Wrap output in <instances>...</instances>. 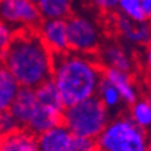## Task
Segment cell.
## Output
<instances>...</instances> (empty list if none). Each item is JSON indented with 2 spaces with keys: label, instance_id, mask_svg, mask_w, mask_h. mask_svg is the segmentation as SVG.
I'll return each instance as SVG.
<instances>
[{
  "label": "cell",
  "instance_id": "4316f807",
  "mask_svg": "<svg viewBox=\"0 0 151 151\" xmlns=\"http://www.w3.org/2000/svg\"><path fill=\"white\" fill-rule=\"evenodd\" d=\"M148 88H150V91H151V78H150V81H148Z\"/></svg>",
  "mask_w": 151,
  "mask_h": 151
},
{
  "label": "cell",
  "instance_id": "30bf717a",
  "mask_svg": "<svg viewBox=\"0 0 151 151\" xmlns=\"http://www.w3.org/2000/svg\"><path fill=\"white\" fill-rule=\"evenodd\" d=\"M63 124H64V112L52 109V108H48V106H44L40 104V106L34 112V114L30 119L26 128L34 135L40 136V135L45 134L46 131L52 129L55 127L63 125Z\"/></svg>",
  "mask_w": 151,
  "mask_h": 151
},
{
  "label": "cell",
  "instance_id": "5bb4252c",
  "mask_svg": "<svg viewBox=\"0 0 151 151\" xmlns=\"http://www.w3.org/2000/svg\"><path fill=\"white\" fill-rule=\"evenodd\" d=\"M35 94H37V98H38V102L41 105L60 110V112H65V109H67V106L64 104L63 95L60 93L56 82L53 81V78L40 84L38 87L35 88Z\"/></svg>",
  "mask_w": 151,
  "mask_h": 151
},
{
  "label": "cell",
  "instance_id": "5b68a950",
  "mask_svg": "<svg viewBox=\"0 0 151 151\" xmlns=\"http://www.w3.org/2000/svg\"><path fill=\"white\" fill-rule=\"evenodd\" d=\"M70 50L82 55L94 53L99 46V33L87 18L71 15L67 19Z\"/></svg>",
  "mask_w": 151,
  "mask_h": 151
},
{
  "label": "cell",
  "instance_id": "7a4b0ae2",
  "mask_svg": "<svg viewBox=\"0 0 151 151\" xmlns=\"http://www.w3.org/2000/svg\"><path fill=\"white\" fill-rule=\"evenodd\" d=\"M104 70L82 53L68 50L53 55V81L63 95L65 106L94 97Z\"/></svg>",
  "mask_w": 151,
  "mask_h": 151
},
{
  "label": "cell",
  "instance_id": "2e32d148",
  "mask_svg": "<svg viewBox=\"0 0 151 151\" xmlns=\"http://www.w3.org/2000/svg\"><path fill=\"white\" fill-rule=\"evenodd\" d=\"M38 8L44 19H68L71 17V0H38Z\"/></svg>",
  "mask_w": 151,
  "mask_h": 151
},
{
  "label": "cell",
  "instance_id": "e0dca14e",
  "mask_svg": "<svg viewBox=\"0 0 151 151\" xmlns=\"http://www.w3.org/2000/svg\"><path fill=\"white\" fill-rule=\"evenodd\" d=\"M102 60L108 67L112 68H117V70L125 71L129 72L132 68V63L131 59L128 57V55L125 53V50L121 49L117 45H108L102 49Z\"/></svg>",
  "mask_w": 151,
  "mask_h": 151
},
{
  "label": "cell",
  "instance_id": "7402d4cb",
  "mask_svg": "<svg viewBox=\"0 0 151 151\" xmlns=\"http://www.w3.org/2000/svg\"><path fill=\"white\" fill-rule=\"evenodd\" d=\"M70 151H98L97 140L91 139V137L76 136L75 135Z\"/></svg>",
  "mask_w": 151,
  "mask_h": 151
},
{
  "label": "cell",
  "instance_id": "7c38bea8",
  "mask_svg": "<svg viewBox=\"0 0 151 151\" xmlns=\"http://www.w3.org/2000/svg\"><path fill=\"white\" fill-rule=\"evenodd\" d=\"M75 135L67 127L59 125L38 136L40 151H70Z\"/></svg>",
  "mask_w": 151,
  "mask_h": 151
},
{
  "label": "cell",
  "instance_id": "277c9868",
  "mask_svg": "<svg viewBox=\"0 0 151 151\" xmlns=\"http://www.w3.org/2000/svg\"><path fill=\"white\" fill-rule=\"evenodd\" d=\"M98 151H148L146 132L132 117H119L109 121L97 139Z\"/></svg>",
  "mask_w": 151,
  "mask_h": 151
},
{
  "label": "cell",
  "instance_id": "44dd1931",
  "mask_svg": "<svg viewBox=\"0 0 151 151\" xmlns=\"http://www.w3.org/2000/svg\"><path fill=\"white\" fill-rule=\"evenodd\" d=\"M21 128V124L18 123V120L10 110H3L0 113V129H1V135L10 134L12 131Z\"/></svg>",
  "mask_w": 151,
  "mask_h": 151
},
{
  "label": "cell",
  "instance_id": "484cf974",
  "mask_svg": "<svg viewBox=\"0 0 151 151\" xmlns=\"http://www.w3.org/2000/svg\"><path fill=\"white\" fill-rule=\"evenodd\" d=\"M146 61H147V67L151 70V46L147 50V56H146Z\"/></svg>",
  "mask_w": 151,
  "mask_h": 151
},
{
  "label": "cell",
  "instance_id": "603a6c76",
  "mask_svg": "<svg viewBox=\"0 0 151 151\" xmlns=\"http://www.w3.org/2000/svg\"><path fill=\"white\" fill-rule=\"evenodd\" d=\"M15 32L17 30H14L12 26L6 23L4 21L0 23V49H1V52L6 50L10 46L11 41L14 40Z\"/></svg>",
  "mask_w": 151,
  "mask_h": 151
},
{
  "label": "cell",
  "instance_id": "d4e9b609",
  "mask_svg": "<svg viewBox=\"0 0 151 151\" xmlns=\"http://www.w3.org/2000/svg\"><path fill=\"white\" fill-rule=\"evenodd\" d=\"M140 1H142V7H143L147 18L151 19V0H140Z\"/></svg>",
  "mask_w": 151,
  "mask_h": 151
},
{
  "label": "cell",
  "instance_id": "d6986e66",
  "mask_svg": "<svg viewBox=\"0 0 151 151\" xmlns=\"http://www.w3.org/2000/svg\"><path fill=\"white\" fill-rule=\"evenodd\" d=\"M98 94H99V98L102 99V102L108 108H113V106L119 105L120 99H121V95H120L119 90L114 87V84L108 78L104 76V74H102V78L98 84Z\"/></svg>",
  "mask_w": 151,
  "mask_h": 151
},
{
  "label": "cell",
  "instance_id": "f1b7e54d",
  "mask_svg": "<svg viewBox=\"0 0 151 151\" xmlns=\"http://www.w3.org/2000/svg\"><path fill=\"white\" fill-rule=\"evenodd\" d=\"M32 1H34V3H38V0H32Z\"/></svg>",
  "mask_w": 151,
  "mask_h": 151
},
{
  "label": "cell",
  "instance_id": "52a82bcc",
  "mask_svg": "<svg viewBox=\"0 0 151 151\" xmlns=\"http://www.w3.org/2000/svg\"><path fill=\"white\" fill-rule=\"evenodd\" d=\"M37 30L53 55L70 50L67 19H44Z\"/></svg>",
  "mask_w": 151,
  "mask_h": 151
},
{
  "label": "cell",
  "instance_id": "8fae6325",
  "mask_svg": "<svg viewBox=\"0 0 151 151\" xmlns=\"http://www.w3.org/2000/svg\"><path fill=\"white\" fill-rule=\"evenodd\" d=\"M0 151H40L38 136L21 127L10 134L1 135Z\"/></svg>",
  "mask_w": 151,
  "mask_h": 151
},
{
  "label": "cell",
  "instance_id": "3957f363",
  "mask_svg": "<svg viewBox=\"0 0 151 151\" xmlns=\"http://www.w3.org/2000/svg\"><path fill=\"white\" fill-rule=\"evenodd\" d=\"M106 108L99 97H90L68 106L64 112V125L76 136L97 139L109 124Z\"/></svg>",
  "mask_w": 151,
  "mask_h": 151
},
{
  "label": "cell",
  "instance_id": "9c48e42d",
  "mask_svg": "<svg viewBox=\"0 0 151 151\" xmlns=\"http://www.w3.org/2000/svg\"><path fill=\"white\" fill-rule=\"evenodd\" d=\"M116 29L127 41L132 44H147L151 40V25L146 22H135L124 14H117Z\"/></svg>",
  "mask_w": 151,
  "mask_h": 151
},
{
  "label": "cell",
  "instance_id": "ba28073f",
  "mask_svg": "<svg viewBox=\"0 0 151 151\" xmlns=\"http://www.w3.org/2000/svg\"><path fill=\"white\" fill-rule=\"evenodd\" d=\"M38 106L40 102L37 98V94H35V88L21 87L8 110L15 116L21 127L26 128Z\"/></svg>",
  "mask_w": 151,
  "mask_h": 151
},
{
  "label": "cell",
  "instance_id": "8992f818",
  "mask_svg": "<svg viewBox=\"0 0 151 151\" xmlns=\"http://www.w3.org/2000/svg\"><path fill=\"white\" fill-rule=\"evenodd\" d=\"M1 18L8 25L38 29L42 15L38 4L32 0H1Z\"/></svg>",
  "mask_w": 151,
  "mask_h": 151
},
{
  "label": "cell",
  "instance_id": "4fadbf2b",
  "mask_svg": "<svg viewBox=\"0 0 151 151\" xmlns=\"http://www.w3.org/2000/svg\"><path fill=\"white\" fill-rule=\"evenodd\" d=\"M104 76H106L114 84V87L119 90L120 95H121V99H124L127 104H132V105L136 102L137 94L128 72L117 70V68L106 67L104 68Z\"/></svg>",
  "mask_w": 151,
  "mask_h": 151
},
{
  "label": "cell",
  "instance_id": "6da1fadb",
  "mask_svg": "<svg viewBox=\"0 0 151 151\" xmlns=\"http://www.w3.org/2000/svg\"><path fill=\"white\" fill-rule=\"evenodd\" d=\"M1 64L21 87L37 88L53 76V53L37 29L21 27L10 46L1 52Z\"/></svg>",
  "mask_w": 151,
  "mask_h": 151
},
{
  "label": "cell",
  "instance_id": "ac0fdd59",
  "mask_svg": "<svg viewBox=\"0 0 151 151\" xmlns=\"http://www.w3.org/2000/svg\"><path fill=\"white\" fill-rule=\"evenodd\" d=\"M131 117L143 129L151 127V98L135 102L131 109Z\"/></svg>",
  "mask_w": 151,
  "mask_h": 151
},
{
  "label": "cell",
  "instance_id": "9a60e30c",
  "mask_svg": "<svg viewBox=\"0 0 151 151\" xmlns=\"http://www.w3.org/2000/svg\"><path fill=\"white\" fill-rule=\"evenodd\" d=\"M21 84L18 83L15 76L6 67L1 65L0 70V110H8L12 105Z\"/></svg>",
  "mask_w": 151,
  "mask_h": 151
},
{
  "label": "cell",
  "instance_id": "ffe728a7",
  "mask_svg": "<svg viewBox=\"0 0 151 151\" xmlns=\"http://www.w3.org/2000/svg\"><path fill=\"white\" fill-rule=\"evenodd\" d=\"M119 8L121 14L131 18L135 22H146L148 19L142 7L140 0H120Z\"/></svg>",
  "mask_w": 151,
  "mask_h": 151
},
{
  "label": "cell",
  "instance_id": "cb8c5ba5",
  "mask_svg": "<svg viewBox=\"0 0 151 151\" xmlns=\"http://www.w3.org/2000/svg\"><path fill=\"white\" fill-rule=\"evenodd\" d=\"M91 3L101 11H112L119 7L120 0H91Z\"/></svg>",
  "mask_w": 151,
  "mask_h": 151
},
{
  "label": "cell",
  "instance_id": "83f0119b",
  "mask_svg": "<svg viewBox=\"0 0 151 151\" xmlns=\"http://www.w3.org/2000/svg\"><path fill=\"white\" fill-rule=\"evenodd\" d=\"M148 151H151V143H150V146H148Z\"/></svg>",
  "mask_w": 151,
  "mask_h": 151
}]
</instances>
